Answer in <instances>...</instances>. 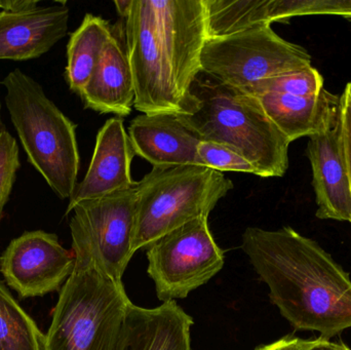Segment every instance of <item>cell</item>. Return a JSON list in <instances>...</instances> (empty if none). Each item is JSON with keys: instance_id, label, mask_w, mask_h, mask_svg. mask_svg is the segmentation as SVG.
<instances>
[{"instance_id": "26", "label": "cell", "mask_w": 351, "mask_h": 350, "mask_svg": "<svg viewBox=\"0 0 351 350\" xmlns=\"http://www.w3.org/2000/svg\"><path fill=\"white\" fill-rule=\"evenodd\" d=\"M311 339L296 338V337H285L274 341L270 345H260L255 350H307Z\"/></svg>"}, {"instance_id": "4", "label": "cell", "mask_w": 351, "mask_h": 350, "mask_svg": "<svg viewBox=\"0 0 351 350\" xmlns=\"http://www.w3.org/2000/svg\"><path fill=\"white\" fill-rule=\"evenodd\" d=\"M131 304L123 283L75 259L60 290L45 350H114Z\"/></svg>"}, {"instance_id": "14", "label": "cell", "mask_w": 351, "mask_h": 350, "mask_svg": "<svg viewBox=\"0 0 351 350\" xmlns=\"http://www.w3.org/2000/svg\"><path fill=\"white\" fill-rule=\"evenodd\" d=\"M307 158L313 168L317 217L351 223V197L341 121L331 131L309 137Z\"/></svg>"}, {"instance_id": "28", "label": "cell", "mask_w": 351, "mask_h": 350, "mask_svg": "<svg viewBox=\"0 0 351 350\" xmlns=\"http://www.w3.org/2000/svg\"><path fill=\"white\" fill-rule=\"evenodd\" d=\"M307 350H351L348 345L342 342H332L328 339L319 338L311 339Z\"/></svg>"}, {"instance_id": "17", "label": "cell", "mask_w": 351, "mask_h": 350, "mask_svg": "<svg viewBox=\"0 0 351 350\" xmlns=\"http://www.w3.org/2000/svg\"><path fill=\"white\" fill-rule=\"evenodd\" d=\"M270 121L290 143L331 131L339 121L340 96L324 88L315 96L267 92L257 97Z\"/></svg>"}, {"instance_id": "9", "label": "cell", "mask_w": 351, "mask_h": 350, "mask_svg": "<svg viewBox=\"0 0 351 350\" xmlns=\"http://www.w3.org/2000/svg\"><path fill=\"white\" fill-rule=\"evenodd\" d=\"M148 14L189 115L199 108L192 86L202 72V55L208 39L206 0H145Z\"/></svg>"}, {"instance_id": "7", "label": "cell", "mask_w": 351, "mask_h": 350, "mask_svg": "<svg viewBox=\"0 0 351 350\" xmlns=\"http://www.w3.org/2000/svg\"><path fill=\"white\" fill-rule=\"evenodd\" d=\"M138 183V182H137ZM137 185L101 199L82 201L72 210V251L117 283L135 254Z\"/></svg>"}, {"instance_id": "6", "label": "cell", "mask_w": 351, "mask_h": 350, "mask_svg": "<svg viewBox=\"0 0 351 350\" xmlns=\"http://www.w3.org/2000/svg\"><path fill=\"white\" fill-rule=\"evenodd\" d=\"M311 61L304 47L282 38L269 24L208 38L202 55V72L247 95L263 80L311 67Z\"/></svg>"}, {"instance_id": "30", "label": "cell", "mask_w": 351, "mask_h": 350, "mask_svg": "<svg viewBox=\"0 0 351 350\" xmlns=\"http://www.w3.org/2000/svg\"><path fill=\"white\" fill-rule=\"evenodd\" d=\"M133 2L134 0H117V1H114V5L119 16L127 18L130 12H131Z\"/></svg>"}, {"instance_id": "18", "label": "cell", "mask_w": 351, "mask_h": 350, "mask_svg": "<svg viewBox=\"0 0 351 350\" xmlns=\"http://www.w3.org/2000/svg\"><path fill=\"white\" fill-rule=\"evenodd\" d=\"M86 108L125 117L135 102V84L127 51L113 35L80 95Z\"/></svg>"}, {"instance_id": "27", "label": "cell", "mask_w": 351, "mask_h": 350, "mask_svg": "<svg viewBox=\"0 0 351 350\" xmlns=\"http://www.w3.org/2000/svg\"><path fill=\"white\" fill-rule=\"evenodd\" d=\"M340 121L343 129L351 136V82L346 84L340 96Z\"/></svg>"}, {"instance_id": "5", "label": "cell", "mask_w": 351, "mask_h": 350, "mask_svg": "<svg viewBox=\"0 0 351 350\" xmlns=\"http://www.w3.org/2000/svg\"><path fill=\"white\" fill-rule=\"evenodd\" d=\"M232 188L230 179L206 166L152 168L137 183L134 250L147 249L184 224L208 217Z\"/></svg>"}, {"instance_id": "23", "label": "cell", "mask_w": 351, "mask_h": 350, "mask_svg": "<svg viewBox=\"0 0 351 350\" xmlns=\"http://www.w3.org/2000/svg\"><path fill=\"white\" fill-rule=\"evenodd\" d=\"M323 90V76L311 66L300 71L263 80L252 90L250 95L258 97L267 92H276L292 96H315Z\"/></svg>"}, {"instance_id": "16", "label": "cell", "mask_w": 351, "mask_h": 350, "mask_svg": "<svg viewBox=\"0 0 351 350\" xmlns=\"http://www.w3.org/2000/svg\"><path fill=\"white\" fill-rule=\"evenodd\" d=\"M193 324L175 300L156 308L132 303L114 350H192Z\"/></svg>"}, {"instance_id": "22", "label": "cell", "mask_w": 351, "mask_h": 350, "mask_svg": "<svg viewBox=\"0 0 351 350\" xmlns=\"http://www.w3.org/2000/svg\"><path fill=\"white\" fill-rule=\"evenodd\" d=\"M309 14H333L351 21V0H268L270 23Z\"/></svg>"}, {"instance_id": "20", "label": "cell", "mask_w": 351, "mask_h": 350, "mask_svg": "<svg viewBox=\"0 0 351 350\" xmlns=\"http://www.w3.org/2000/svg\"><path fill=\"white\" fill-rule=\"evenodd\" d=\"M208 38L228 36L268 20V0H206Z\"/></svg>"}, {"instance_id": "3", "label": "cell", "mask_w": 351, "mask_h": 350, "mask_svg": "<svg viewBox=\"0 0 351 350\" xmlns=\"http://www.w3.org/2000/svg\"><path fill=\"white\" fill-rule=\"evenodd\" d=\"M12 125L30 164L62 199L77 186L80 158L76 125L47 98L40 84L20 69L2 82Z\"/></svg>"}, {"instance_id": "2", "label": "cell", "mask_w": 351, "mask_h": 350, "mask_svg": "<svg viewBox=\"0 0 351 350\" xmlns=\"http://www.w3.org/2000/svg\"><path fill=\"white\" fill-rule=\"evenodd\" d=\"M192 92L199 100V108L194 114L179 117L202 141L237 150L257 168L259 177L286 174L291 143L270 121L257 97L198 78Z\"/></svg>"}, {"instance_id": "25", "label": "cell", "mask_w": 351, "mask_h": 350, "mask_svg": "<svg viewBox=\"0 0 351 350\" xmlns=\"http://www.w3.org/2000/svg\"><path fill=\"white\" fill-rule=\"evenodd\" d=\"M19 168L18 144L8 131L3 132L0 134V218L10 199Z\"/></svg>"}, {"instance_id": "10", "label": "cell", "mask_w": 351, "mask_h": 350, "mask_svg": "<svg viewBox=\"0 0 351 350\" xmlns=\"http://www.w3.org/2000/svg\"><path fill=\"white\" fill-rule=\"evenodd\" d=\"M125 20L127 53L135 84L136 110L147 115L187 116L189 113L176 90L145 0H134Z\"/></svg>"}, {"instance_id": "31", "label": "cell", "mask_w": 351, "mask_h": 350, "mask_svg": "<svg viewBox=\"0 0 351 350\" xmlns=\"http://www.w3.org/2000/svg\"><path fill=\"white\" fill-rule=\"evenodd\" d=\"M5 125H4L3 121H2V116H1V104H0V134L3 133V132H5Z\"/></svg>"}, {"instance_id": "19", "label": "cell", "mask_w": 351, "mask_h": 350, "mask_svg": "<svg viewBox=\"0 0 351 350\" xmlns=\"http://www.w3.org/2000/svg\"><path fill=\"white\" fill-rule=\"evenodd\" d=\"M112 37L108 21L92 14L84 16L67 45L66 78L72 92L80 96L84 92L107 42Z\"/></svg>"}, {"instance_id": "21", "label": "cell", "mask_w": 351, "mask_h": 350, "mask_svg": "<svg viewBox=\"0 0 351 350\" xmlns=\"http://www.w3.org/2000/svg\"><path fill=\"white\" fill-rule=\"evenodd\" d=\"M0 350H45V335L1 281Z\"/></svg>"}, {"instance_id": "29", "label": "cell", "mask_w": 351, "mask_h": 350, "mask_svg": "<svg viewBox=\"0 0 351 350\" xmlns=\"http://www.w3.org/2000/svg\"><path fill=\"white\" fill-rule=\"evenodd\" d=\"M342 125V123H341ZM343 133L344 152H346V166H348V180H350V190L351 197V136L342 127Z\"/></svg>"}, {"instance_id": "24", "label": "cell", "mask_w": 351, "mask_h": 350, "mask_svg": "<svg viewBox=\"0 0 351 350\" xmlns=\"http://www.w3.org/2000/svg\"><path fill=\"white\" fill-rule=\"evenodd\" d=\"M197 153L202 166L220 173L234 172L259 176L257 168L237 150L213 141H200Z\"/></svg>"}, {"instance_id": "8", "label": "cell", "mask_w": 351, "mask_h": 350, "mask_svg": "<svg viewBox=\"0 0 351 350\" xmlns=\"http://www.w3.org/2000/svg\"><path fill=\"white\" fill-rule=\"evenodd\" d=\"M147 273L162 302L184 299L224 266V251L215 242L208 217L169 232L146 249Z\"/></svg>"}, {"instance_id": "1", "label": "cell", "mask_w": 351, "mask_h": 350, "mask_svg": "<svg viewBox=\"0 0 351 350\" xmlns=\"http://www.w3.org/2000/svg\"><path fill=\"white\" fill-rule=\"evenodd\" d=\"M241 249L295 330L333 338L351 328V279L317 242L293 228L249 227Z\"/></svg>"}, {"instance_id": "13", "label": "cell", "mask_w": 351, "mask_h": 350, "mask_svg": "<svg viewBox=\"0 0 351 350\" xmlns=\"http://www.w3.org/2000/svg\"><path fill=\"white\" fill-rule=\"evenodd\" d=\"M134 156L135 151L123 118L108 119L97 135L88 172L70 197L66 215L82 201L101 199L135 187L137 182L131 175Z\"/></svg>"}, {"instance_id": "12", "label": "cell", "mask_w": 351, "mask_h": 350, "mask_svg": "<svg viewBox=\"0 0 351 350\" xmlns=\"http://www.w3.org/2000/svg\"><path fill=\"white\" fill-rule=\"evenodd\" d=\"M66 2L41 5L30 0L25 8L0 12V60L26 61L47 53L66 36L69 23Z\"/></svg>"}, {"instance_id": "11", "label": "cell", "mask_w": 351, "mask_h": 350, "mask_svg": "<svg viewBox=\"0 0 351 350\" xmlns=\"http://www.w3.org/2000/svg\"><path fill=\"white\" fill-rule=\"evenodd\" d=\"M75 257L56 234L43 230L23 234L0 257V273L20 298L43 297L59 291L73 273Z\"/></svg>"}, {"instance_id": "15", "label": "cell", "mask_w": 351, "mask_h": 350, "mask_svg": "<svg viewBox=\"0 0 351 350\" xmlns=\"http://www.w3.org/2000/svg\"><path fill=\"white\" fill-rule=\"evenodd\" d=\"M128 134L135 154L154 168L202 166L197 153L202 140L178 115H139Z\"/></svg>"}]
</instances>
